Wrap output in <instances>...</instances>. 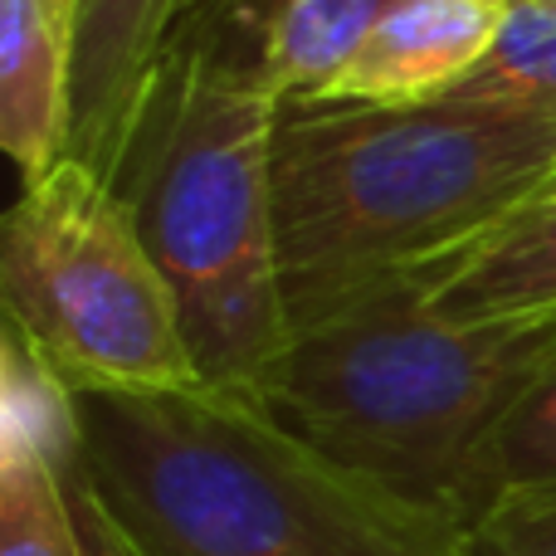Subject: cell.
Segmentation results:
<instances>
[{"label":"cell","mask_w":556,"mask_h":556,"mask_svg":"<svg viewBox=\"0 0 556 556\" xmlns=\"http://www.w3.org/2000/svg\"><path fill=\"white\" fill-rule=\"evenodd\" d=\"M278 117L260 10L211 0L152 74L113 172L176 293L195 371L235 395L260 391L293 337L274 230Z\"/></svg>","instance_id":"obj_1"},{"label":"cell","mask_w":556,"mask_h":556,"mask_svg":"<svg viewBox=\"0 0 556 556\" xmlns=\"http://www.w3.org/2000/svg\"><path fill=\"white\" fill-rule=\"evenodd\" d=\"M556 176V123L464 98L283 103L274 230L288 323L307 327L434 264L532 205Z\"/></svg>","instance_id":"obj_2"},{"label":"cell","mask_w":556,"mask_h":556,"mask_svg":"<svg viewBox=\"0 0 556 556\" xmlns=\"http://www.w3.org/2000/svg\"><path fill=\"white\" fill-rule=\"evenodd\" d=\"M84 464L142 556H459V522L332 464L260 401L74 391Z\"/></svg>","instance_id":"obj_3"},{"label":"cell","mask_w":556,"mask_h":556,"mask_svg":"<svg viewBox=\"0 0 556 556\" xmlns=\"http://www.w3.org/2000/svg\"><path fill=\"white\" fill-rule=\"evenodd\" d=\"M556 356V313L450 323L415 274L293 327L250 395L332 464L450 513L454 479Z\"/></svg>","instance_id":"obj_4"},{"label":"cell","mask_w":556,"mask_h":556,"mask_svg":"<svg viewBox=\"0 0 556 556\" xmlns=\"http://www.w3.org/2000/svg\"><path fill=\"white\" fill-rule=\"evenodd\" d=\"M0 303L74 391L205 386L132 211L78 156L29 181L5 215Z\"/></svg>","instance_id":"obj_5"},{"label":"cell","mask_w":556,"mask_h":556,"mask_svg":"<svg viewBox=\"0 0 556 556\" xmlns=\"http://www.w3.org/2000/svg\"><path fill=\"white\" fill-rule=\"evenodd\" d=\"M211 0H78L68 156L113 181L152 74Z\"/></svg>","instance_id":"obj_6"},{"label":"cell","mask_w":556,"mask_h":556,"mask_svg":"<svg viewBox=\"0 0 556 556\" xmlns=\"http://www.w3.org/2000/svg\"><path fill=\"white\" fill-rule=\"evenodd\" d=\"M513 10L518 0H395L362 54L313 103L405 108L450 98L489 59Z\"/></svg>","instance_id":"obj_7"},{"label":"cell","mask_w":556,"mask_h":556,"mask_svg":"<svg viewBox=\"0 0 556 556\" xmlns=\"http://www.w3.org/2000/svg\"><path fill=\"white\" fill-rule=\"evenodd\" d=\"M78 0H0V147L29 181L68 156Z\"/></svg>","instance_id":"obj_8"},{"label":"cell","mask_w":556,"mask_h":556,"mask_svg":"<svg viewBox=\"0 0 556 556\" xmlns=\"http://www.w3.org/2000/svg\"><path fill=\"white\" fill-rule=\"evenodd\" d=\"M425 303L450 323L556 313V195L522 205L479 240L410 269Z\"/></svg>","instance_id":"obj_9"},{"label":"cell","mask_w":556,"mask_h":556,"mask_svg":"<svg viewBox=\"0 0 556 556\" xmlns=\"http://www.w3.org/2000/svg\"><path fill=\"white\" fill-rule=\"evenodd\" d=\"M395 0H288L264 29V78L283 103H313L362 54Z\"/></svg>","instance_id":"obj_10"},{"label":"cell","mask_w":556,"mask_h":556,"mask_svg":"<svg viewBox=\"0 0 556 556\" xmlns=\"http://www.w3.org/2000/svg\"><path fill=\"white\" fill-rule=\"evenodd\" d=\"M547 483H556V356L469 454L450 493V518L464 528L503 493Z\"/></svg>","instance_id":"obj_11"},{"label":"cell","mask_w":556,"mask_h":556,"mask_svg":"<svg viewBox=\"0 0 556 556\" xmlns=\"http://www.w3.org/2000/svg\"><path fill=\"white\" fill-rule=\"evenodd\" d=\"M0 434L29 444L59 479L84 469V425H78L74 386L10 317L0 332Z\"/></svg>","instance_id":"obj_12"},{"label":"cell","mask_w":556,"mask_h":556,"mask_svg":"<svg viewBox=\"0 0 556 556\" xmlns=\"http://www.w3.org/2000/svg\"><path fill=\"white\" fill-rule=\"evenodd\" d=\"M450 98L556 123V10H547L542 0H518L489 59Z\"/></svg>","instance_id":"obj_13"},{"label":"cell","mask_w":556,"mask_h":556,"mask_svg":"<svg viewBox=\"0 0 556 556\" xmlns=\"http://www.w3.org/2000/svg\"><path fill=\"white\" fill-rule=\"evenodd\" d=\"M0 556H78L64 479L29 444L0 434Z\"/></svg>","instance_id":"obj_14"},{"label":"cell","mask_w":556,"mask_h":556,"mask_svg":"<svg viewBox=\"0 0 556 556\" xmlns=\"http://www.w3.org/2000/svg\"><path fill=\"white\" fill-rule=\"evenodd\" d=\"M459 556H556V483L489 503L459 528Z\"/></svg>","instance_id":"obj_15"},{"label":"cell","mask_w":556,"mask_h":556,"mask_svg":"<svg viewBox=\"0 0 556 556\" xmlns=\"http://www.w3.org/2000/svg\"><path fill=\"white\" fill-rule=\"evenodd\" d=\"M64 493H68V508H74L78 556H142V552H137V542L123 532V522L108 513V503H103V493H98L88 464L78 473H68Z\"/></svg>","instance_id":"obj_16"},{"label":"cell","mask_w":556,"mask_h":556,"mask_svg":"<svg viewBox=\"0 0 556 556\" xmlns=\"http://www.w3.org/2000/svg\"><path fill=\"white\" fill-rule=\"evenodd\" d=\"M250 5H254V10H260L264 29H269V20H274V15H278V10H283V5H288V0H250Z\"/></svg>","instance_id":"obj_17"},{"label":"cell","mask_w":556,"mask_h":556,"mask_svg":"<svg viewBox=\"0 0 556 556\" xmlns=\"http://www.w3.org/2000/svg\"><path fill=\"white\" fill-rule=\"evenodd\" d=\"M542 195H556V181H552V186H547V191H542ZM542 195H538V201H542Z\"/></svg>","instance_id":"obj_18"},{"label":"cell","mask_w":556,"mask_h":556,"mask_svg":"<svg viewBox=\"0 0 556 556\" xmlns=\"http://www.w3.org/2000/svg\"><path fill=\"white\" fill-rule=\"evenodd\" d=\"M542 5H547V10H556V0H542Z\"/></svg>","instance_id":"obj_19"},{"label":"cell","mask_w":556,"mask_h":556,"mask_svg":"<svg viewBox=\"0 0 556 556\" xmlns=\"http://www.w3.org/2000/svg\"><path fill=\"white\" fill-rule=\"evenodd\" d=\"M552 181H556V176H552Z\"/></svg>","instance_id":"obj_20"}]
</instances>
